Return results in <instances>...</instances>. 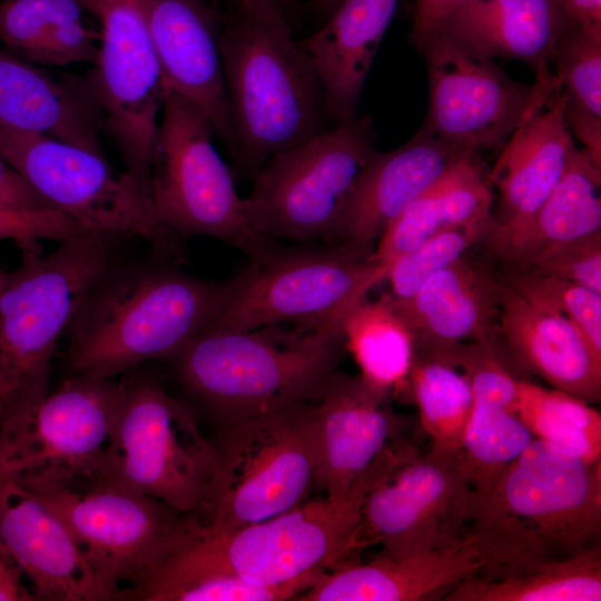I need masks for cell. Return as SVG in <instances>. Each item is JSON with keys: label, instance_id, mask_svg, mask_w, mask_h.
<instances>
[{"label": "cell", "instance_id": "6da1fadb", "mask_svg": "<svg viewBox=\"0 0 601 601\" xmlns=\"http://www.w3.org/2000/svg\"><path fill=\"white\" fill-rule=\"evenodd\" d=\"M219 1L231 160L254 180L274 154L335 125L318 75L284 11L272 0Z\"/></svg>", "mask_w": 601, "mask_h": 601}, {"label": "cell", "instance_id": "7a4b0ae2", "mask_svg": "<svg viewBox=\"0 0 601 601\" xmlns=\"http://www.w3.org/2000/svg\"><path fill=\"white\" fill-rule=\"evenodd\" d=\"M466 524L499 575L563 561L600 544L601 461L589 463L533 439L483 490Z\"/></svg>", "mask_w": 601, "mask_h": 601}, {"label": "cell", "instance_id": "3957f363", "mask_svg": "<svg viewBox=\"0 0 601 601\" xmlns=\"http://www.w3.org/2000/svg\"><path fill=\"white\" fill-rule=\"evenodd\" d=\"M230 287L231 278L112 262L67 327L69 373L114 380L146 361L171 359L217 313Z\"/></svg>", "mask_w": 601, "mask_h": 601}, {"label": "cell", "instance_id": "277c9868", "mask_svg": "<svg viewBox=\"0 0 601 601\" xmlns=\"http://www.w3.org/2000/svg\"><path fill=\"white\" fill-rule=\"evenodd\" d=\"M344 317L314 327H203L171 359L218 426L272 414L323 395L346 351Z\"/></svg>", "mask_w": 601, "mask_h": 601}, {"label": "cell", "instance_id": "5b68a950", "mask_svg": "<svg viewBox=\"0 0 601 601\" xmlns=\"http://www.w3.org/2000/svg\"><path fill=\"white\" fill-rule=\"evenodd\" d=\"M110 238L90 231L46 254L21 247L0 295V427L48 395L58 341L112 263Z\"/></svg>", "mask_w": 601, "mask_h": 601}, {"label": "cell", "instance_id": "8992f818", "mask_svg": "<svg viewBox=\"0 0 601 601\" xmlns=\"http://www.w3.org/2000/svg\"><path fill=\"white\" fill-rule=\"evenodd\" d=\"M403 440L385 449L339 497L303 502L265 521L201 531L162 559L185 569L235 574L275 585L316 570L335 569L352 555V541L371 490L411 451Z\"/></svg>", "mask_w": 601, "mask_h": 601}, {"label": "cell", "instance_id": "52a82bcc", "mask_svg": "<svg viewBox=\"0 0 601 601\" xmlns=\"http://www.w3.org/2000/svg\"><path fill=\"white\" fill-rule=\"evenodd\" d=\"M214 469L213 442L190 407L151 377L122 375L109 439L89 484L150 496L206 523Z\"/></svg>", "mask_w": 601, "mask_h": 601}, {"label": "cell", "instance_id": "ba28073f", "mask_svg": "<svg viewBox=\"0 0 601 601\" xmlns=\"http://www.w3.org/2000/svg\"><path fill=\"white\" fill-rule=\"evenodd\" d=\"M214 136L201 109L167 87L149 166L155 210L178 238L209 236L243 250L252 260H262L278 247L248 223Z\"/></svg>", "mask_w": 601, "mask_h": 601}, {"label": "cell", "instance_id": "9c48e42d", "mask_svg": "<svg viewBox=\"0 0 601 601\" xmlns=\"http://www.w3.org/2000/svg\"><path fill=\"white\" fill-rule=\"evenodd\" d=\"M211 442L210 529L279 515L305 502L315 485V417L309 403L220 425Z\"/></svg>", "mask_w": 601, "mask_h": 601}, {"label": "cell", "instance_id": "30bf717a", "mask_svg": "<svg viewBox=\"0 0 601 601\" xmlns=\"http://www.w3.org/2000/svg\"><path fill=\"white\" fill-rule=\"evenodd\" d=\"M374 139L372 117L357 116L274 154L243 198L250 226L272 240L329 244Z\"/></svg>", "mask_w": 601, "mask_h": 601}, {"label": "cell", "instance_id": "8fae6325", "mask_svg": "<svg viewBox=\"0 0 601 601\" xmlns=\"http://www.w3.org/2000/svg\"><path fill=\"white\" fill-rule=\"evenodd\" d=\"M278 248L231 277L230 290L204 328L314 327L344 317L385 280L388 267L338 246Z\"/></svg>", "mask_w": 601, "mask_h": 601}, {"label": "cell", "instance_id": "7c38bea8", "mask_svg": "<svg viewBox=\"0 0 601 601\" xmlns=\"http://www.w3.org/2000/svg\"><path fill=\"white\" fill-rule=\"evenodd\" d=\"M0 156L52 207L87 230L138 236L181 256L179 238L158 218L149 188L106 157L47 136L0 126Z\"/></svg>", "mask_w": 601, "mask_h": 601}, {"label": "cell", "instance_id": "4fadbf2b", "mask_svg": "<svg viewBox=\"0 0 601 601\" xmlns=\"http://www.w3.org/2000/svg\"><path fill=\"white\" fill-rule=\"evenodd\" d=\"M120 378L69 374L35 407L0 427V483L28 490L82 486L99 470Z\"/></svg>", "mask_w": 601, "mask_h": 601}, {"label": "cell", "instance_id": "5bb4252c", "mask_svg": "<svg viewBox=\"0 0 601 601\" xmlns=\"http://www.w3.org/2000/svg\"><path fill=\"white\" fill-rule=\"evenodd\" d=\"M29 491L63 522L112 600L206 524L157 499L100 483Z\"/></svg>", "mask_w": 601, "mask_h": 601}, {"label": "cell", "instance_id": "9a60e30c", "mask_svg": "<svg viewBox=\"0 0 601 601\" xmlns=\"http://www.w3.org/2000/svg\"><path fill=\"white\" fill-rule=\"evenodd\" d=\"M472 492L463 450L413 447L368 493L352 554L381 545V554L401 558L460 543Z\"/></svg>", "mask_w": 601, "mask_h": 601}, {"label": "cell", "instance_id": "2e32d148", "mask_svg": "<svg viewBox=\"0 0 601 601\" xmlns=\"http://www.w3.org/2000/svg\"><path fill=\"white\" fill-rule=\"evenodd\" d=\"M101 22L87 78L126 171L149 188L150 155L166 83L140 0H77Z\"/></svg>", "mask_w": 601, "mask_h": 601}, {"label": "cell", "instance_id": "e0dca14e", "mask_svg": "<svg viewBox=\"0 0 601 601\" xmlns=\"http://www.w3.org/2000/svg\"><path fill=\"white\" fill-rule=\"evenodd\" d=\"M428 78L422 129L476 151L502 149L524 118L548 97L515 81L493 59L434 31L417 49Z\"/></svg>", "mask_w": 601, "mask_h": 601}, {"label": "cell", "instance_id": "ac0fdd59", "mask_svg": "<svg viewBox=\"0 0 601 601\" xmlns=\"http://www.w3.org/2000/svg\"><path fill=\"white\" fill-rule=\"evenodd\" d=\"M0 556L31 582L35 600H112L63 522L14 482L0 483Z\"/></svg>", "mask_w": 601, "mask_h": 601}, {"label": "cell", "instance_id": "d6986e66", "mask_svg": "<svg viewBox=\"0 0 601 601\" xmlns=\"http://www.w3.org/2000/svg\"><path fill=\"white\" fill-rule=\"evenodd\" d=\"M166 87L191 100L234 154L220 52L221 17L211 0H140Z\"/></svg>", "mask_w": 601, "mask_h": 601}, {"label": "cell", "instance_id": "ffe728a7", "mask_svg": "<svg viewBox=\"0 0 601 601\" xmlns=\"http://www.w3.org/2000/svg\"><path fill=\"white\" fill-rule=\"evenodd\" d=\"M566 95L558 87L516 128L486 175L496 189L493 226L484 239L497 254L531 220L561 178L574 145L565 117Z\"/></svg>", "mask_w": 601, "mask_h": 601}, {"label": "cell", "instance_id": "44dd1931", "mask_svg": "<svg viewBox=\"0 0 601 601\" xmlns=\"http://www.w3.org/2000/svg\"><path fill=\"white\" fill-rule=\"evenodd\" d=\"M470 152L476 151L422 128L393 150H375L355 181L329 244L370 257L385 227Z\"/></svg>", "mask_w": 601, "mask_h": 601}, {"label": "cell", "instance_id": "7402d4cb", "mask_svg": "<svg viewBox=\"0 0 601 601\" xmlns=\"http://www.w3.org/2000/svg\"><path fill=\"white\" fill-rule=\"evenodd\" d=\"M392 395L361 377L335 372L314 406L315 484L334 499L390 445L402 440L404 420L391 405Z\"/></svg>", "mask_w": 601, "mask_h": 601}, {"label": "cell", "instance_id": "603a6c76", "mask_svg": "<svg viewBox=\"0 0 601 601\" xmlns=\"http://www.w3.org/2000/svg\"><path fill=\"white\" fill-rule=\"evenodd\" d=\"M497 331L505 356L552 388L590 404L601 398V354L565 316L499 282Z\"/></svg>", "mask_w": 601, "mask_h": 601}, {"label": "cell", "instance_id": "cb8c5ba5", "mask_svg": "<svg viewBox=\"0 0 601 601\" xmlns=\"http://www.w3.org/2000/svg\"><path fill=\"white\" fill-rule=\"evenodd\" d=\"M426 354L460 368L471 381L473 407L463 452L473 490L489 486L533 440L516 411L518 381L501 343L471 342Z\"/></svg>", "mask_w": 601, "mask_h": 601}, {"label": "cell", "instance_id": "d4e9b609", "mask_svg": "<svg viewBox=\"0 0 601 601\" xmlns=\"http://www.w3.org/2000/svg\"><path fill=\"white\" fill-rule=\"evenodd\" d=\"M471 535L452 546L407 556L378 554L367 563H344L298 594V601H422L445 595L485 569Z\"/></svg>", "mask_w": 601, "mask_h": 601}, {"label": "cell", "instance_id": "484cf974", "mask_svg": "<svg viewBox=\"0 0 601 601\" xmlns=\"http://www.w3.org/2000/svg\"><path fill=\"white\" fill-rule=\"evenodd\" d=\"M0 126L71 144L104 156V117L88 78H58L0 50Z\"/></svg>", "mask_w": 601, "mask_h": 601}, {"label": "cell", "instance_id": "4316f807", "mask_svg": "<svg viewBox=\"0 0 601 601\" xmlns=\"http://www.w3.org/2000/svg\"><path fill=\"white\" fill-rule=\"evenodd\" d=\"M499 280L467 257L427 278L410 297L390 299L412 331L417 352L471 342L501 343Z\"/></svg>", "mask_w": 601, "mask_h": 601}, {"label": "cell", "instance_id": "83f0119b", "mask_svg": "<svg viewBox=\"0 0 601 601\" xmlns=\"http://www.w3.org/2000/svg\"><path fill=\"white\" fill-rule=\"evenodd\" d=\"M398 0H343L299 43L321 80L333 125L358 116L361 95Z\"/></svg>", "mask_w": 601, "mask_h": 601}, {"label": "cell", "instance_id": "f1b7e54d", "mask_svg": "<svg viewBox=\"0 0 601 601\" xmlns=\"http://www.w3.org/2000/svg\"><path fill=\"white\" fill-rule=\"evenodd\" d=\"M568 27L556 0H466L435 31L483 57L525 62L541 76L552 72Z\"/></svg>", "mask_w": 601, "mask_h": 601}, {"label": "cell", "instance_id": "f546056e", "mask_svg": "<svg viewBox=\"0 0 601 601\" xmlns=\"http://www.w3.org/2000/svg\"><path fill=\"white\" fill-rule=\"evenodd\" d=\"M475 154L465 155L413 199L385 227L368 259L390 267L445 229L491 219L494 195Z\"/></svg>", "mask_w": 601, "mask_h": 601}, {"label": "cell", "instance_id": "4dcf8cb0", "mask_svg": "<svg viewBox=\"0 0 601 601\" xmlns=\"http://www.w3.org/2000/svg\"><path fill=\"white\" fill-rule=\"evenodd\" d=\"M601 167L575 144L564 171L531 220L496 255L526 269L566 242L601 231Z\"/></svg>", "mask_w": 601, "mask_h": 601}, {"label": "cell", "instance_id": "1f68e13d", "mask_svg": "<svg viewBox=\"0 0 601 601\" xmlns=\"http://www.w3.org/2000/svg\"><path fill=\"white\" fill-rule=\"evenodd\" d=\"M446 601H599L601 545L573 558L499 575L476 573L457 583Z\"/></svg>", "mask_w": 601, "mask_h": 601}, {"label": "cell", "instance_id": "d6a6232c", "mask_svg": "<svg viewBox=\"0 0 601 601\" xmlns=\"http://www.w3.org/2000/svg\"><path fill=\"white\" fill-rule=\"evenodd\" d=\"M342 331L363 380L392 396L407 393L416 344L388 295L365 298L354 306L344 317Z\"/></svg>", "mask_w": 601, "mask_h": 601}, {"label": "cell", "instance_id": "836d02e7", "mask_svg": "<svg viewBox=\"0 0 601 601\" xmlns=\"http://www.w3.org/2000/svg\"><path fill=\"white\" fill-rule=\"evenodd\" d=\"M326 570L275 585L248 582L235 574L178 568L158 562L119 590L120 601H284L312 587Z\"/></svg>", "mask_w": 601, "mask_h": 601}, {"label": "cell", "instance_id": "e575fe53", "mask_svg": "<svg viewBox=\"0 0 601 601\" xmlns=\"http://www.w3.org/2000/svg\"><path fill=\"white\" fill-rule=\"evenodd\" d=\"M424 431L434 447L463 450L473 407V388L466 374L434 355L415 353L407 382Z\"/></svg>", "mask_w": 601, "mask_h": 601}, {"label": "cell", "instance_id": "d590c367", "mask_svg": "<svg viewBox=\"0 0 601 601\" xmlns=\"http://www.w3.org/2000/svg\"><path fill=\"white\" fill-rule=\"evenodd\" d=\"M516 411L533 439L589 463L601 461V415L590 403L519 380Z\"/></svg>", "mask_w": 601, "mask_h": 601}, {"label": "cell", "instance_id": "8d00e7d4", "mask_svg": "<svg viewBox=\"0 0 601 601\" xmlns=\"http://www.w3.org/2000/svg\"><path fill=\"white\" fill-rule=\"evenodd\" d=\"M492 226L491 218L451 227L395 259L385 278L391 286L390 296L402 300L413 295L427 278L454 264L475 244L484 240Z\"/></svg>", "mask_w": 601, "mask_h": 601}, {"label": "cell", "instance_id": "74e56055", "mask_svg": "<svg viewBox=\"0 0 601 601\" xmlns=\"http://www.w3.org/2000/svg\"><path fill=\"white\" fill-rule=\"evenodd\" d=\"M504 283L529 300L565 316L601 354V294L554 276L514 268Z\"/></svg>", "mask_w": 601, "mask_h": 601}, {"label": "cell", "instance_id": "f35d334b", "mask_svg": "<svg viewBox=\"0 0 601 601\" xmlns=\"http://www.w3.org/2000/svg\"><path fill=\"white\" fill-rule=\"evenodd\" d=\"M77 0H4L0 3V40L8 51L32 62L58 26L82 20Z\"/></svg>", "mask_w": 601, "mask_h": 601}, {"label": "cell", "instance_id": "ab89813d", "mask_svg": "<svg viewBox=\"0 0 601 601\" xmlns=\"http://www.w3.org/2000/svg\"><path fill=\"white\" fill-rule=\"evenodd\" d=\"M552 66L568 99L601 116V39L569 24L555 46Z\"/></svg>", "mask_w": 601, "mask_h": 601}, {"label": "cell", "instance_id": "60d3db41", "mask_svg": "<svg viewBox=\"0 0 601 601\" xmlns=\"http://www.w3.org/2000/svg\"><path fill=\"white\" fill-rule=\"evenodd\" d=\"M90 233L56 208H22L0 200V239L14 240L20 247L40 239L59 243Z\"/></svg>", "mask_w": 601, "mask_h": 601}, {"label": "cell", "instance_id": "b9f144b4", "mask_svg": "<svg viewBox=\"0 0 601 601\" xmlns=\"http://www.w3.org/2000/svg\"><path fill=\"white\" fill-rule=\"evenodd\" d=\"M522 270L554 276L601 294V231L559 245Z\"/></svg>", "mask_w": 601, "mask_h": 601}, {"label": "cell", "instance_id": "7bdbcfd3", "mask_svg": "<svg viewBox=\"0 0 601 601\" xmlns=\"http://www.w3.org/2000/svg\"><path fill=\"white\" fill-rule=\"evenodd\" d=\"M98 55L99 46L95 33L82 20H78L55 28L42 42L32 62L58 67L78 62L95 65Z\"/></svg>", "mask_w": 601, "mask_h": 601}, {"label": "cell", "instance_id": "ee69618b", "mask_svg": "<svg viewBox=\"0 0 601 601\" xmlns=\"http://www.w3.org/2000/svg\"><path fill=\"white\" fill-rule=\"evenodd\" d=\"M564 117L570 132L582 144V149L601 167V116L579 107L566 97Z\"/></svg>", "mask_w": 601, "mask_h": 601}, {"label": "cell", "instance_id": "f6af8a7d", "mask_svg": "<svg viewBox=\"0 0 601 601\" xmlns=\"http://www.w3.org/2000/svg\"><path fill=\"white\" fill-rule=\"evenodd\" d=\"M466 0H415L411 41L418 49L440 23Z\"/></svg>", "mask_w": 601, "mask_h": 601}, {"label": "cell", "instance_id": "bcb514c9", "mask_svg": "<svg viewBox=\"0 0 601 601\" xmlns=\"http://www.w3.org/2000/svg\"><path fill=\"white\" fill-rule=\"evenodd\" d=\"M0 200L22 208H55L0 156Z\"/></svg>", "mask_w": 601, "mask_h": 601}, {"label": "cell", "instance_id": "7dc6e473", "mask_svg": "<svg viewBox=\"0 0 601 601\" xmlns=\"http://www.w3.org/2000/svg\"><path fill=\"white\" fill-rule=\"evenodd\" d=\"M570 26L601 39V0H556Z\"/></svg>", "mask_w": 601, "mask_h": 601}, {"label": "cell", "instance_id": "c3c4849f", "mask_svg": "<svg viewBox=\"0 0 601 601\" xmlns=\"http://www.w3.org/2000/svg\"><path fill=\"white\" fill-rule=\"evenodd\" d=\"M35 600L23 585L22 577L0 556V601Z\"/></svg>", "mask_w": 601, "mask_h": 601}, {"label": "cell", "instance_id": "681fc988", "mask_svg": "<svg viewBox=\"0 0 601 601\" xmlns=\"http://www.w3.org/2000/svg\"><path fill=\"white\" fill-rule=\"evenodd\" d=\"M343 0H313L316 10L329 17L334 10L342 3Z\"/></svg>", "mask_w": 601, "mask_h": 601}, {"label": "cell", "instance_id": "f907efd6", "mask_svg": "<svg viewBox=\"0 0 601 601\" xmlns=\"http://www.w3.org/2000/svg\"><path fill=\"white\" fill-rule=\"evenodd\" d=\"M276 6H278L287 18L290 20V14L296 10L298 2L297 0H272Z\"/></svg>", "mask_w": 601, "mask_h": 601}, {"label": "cell", "instance_id": "816d5d0a", "mask_svg": "<svg viewBox=\"0 0 601 601\" xmlns=\"http://www.w3.org/2000/svg\"><path fill=\"white\" fill-rule=\"evenodd\" d=\"M6 278H7V273H4V272H2L0 269V295H1V292L3 289L4 283H6Z\"/></svg>", "mask_w": 601, "mask_h": 601}]
</instances>
